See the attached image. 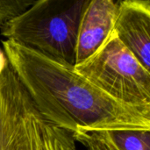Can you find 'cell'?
I'll return each instance as SVG.
<instances>
[{
	"instance_id": "1",
	"label": "cell",
	"mask_w": 150,
	"mask_h": 150,
	"mask_svg": "<svg viewBox=\"0 0 150 150\" xmlns=\"http://www.w3.org/2000/svg\"><path fill=\"white\" fill-rule=\"evenodd\" d=\"M9 66L48 123L81 132L150 130V108L120 103L69 68L15 42L3 41Z\"/></svg>"
},
{
	"instance_id": "2",
	"label": "cell",
	"mask_w": 150,
	"mask_h": 150,
	"mask_svg": "<svg viewBox=\"0 0 150 150\" xmlns=\"http://www.w3.org/2000/svg\"><path fill=\"white\" fill-rule=\"evenodd\" d=\"M90 0H38L1 29L7 40L69 68L76 65L79 24Z\"/></svg>"
},
{
	"instance_id": "3",
	"label": "cell",
	"mask_w": 150,
	"mask_h": 150,
	"mask_svg": "<svg viewBox=\"0 0 150 150\" xmlns=\"http://www.w3.org/2000/svg\"><path fill=\"white\" fill-rule=\"evenodd\" d=\"M74 70L120 103L150 108V72L122 44L114 31Z\"/></svg>"
},
{
	"instance_id": "11",
	"label": "cell",
	"mask_w": 150,
	"mask_h": 150,
	"mask_svg": "<svg viewBox=\"0 0 150 150\" xmlns=\"http://www.w3.org/2000/svg\"><path fill=\"white\" fill-rule=\"evenodd\" d=\"M8 61L4 54V53L0 49V74L7 68L8 66Z\"/></svg>"
},
{
	"instance_id": "8",
	"label": "cell",
	"mask_w": 150,
	"mask_h": 150,
	"mask_svg": "<svg viewBox=\"0 0 150 150\" xmlns=\"http://www.w3.org/2000/svg\"><path fill=\"white\" fill-rule=\"evenodd\" d=\"M117 150H150V130L106 131Z\"/></svg>"
},
{
	"instance_id": "6",
	"label": "cell",
	"mask_w": 150,
	"mask_h": 150,
	"mask_svg": "<svg viewBox=\"0 0 150 150\" xmlns=\"http://www.w3.org/2000/svg\"><path fill=\"white\" fill-rule=\"evenodd\" d=\"M25 90L11 69L0 74V150H18L24 126Z\"/></svg>"
},
{
	"instance_id": "10",
	"label": "cell",
	"mask_w": 150,
	"mask_h": 150,
	"mask_svg": "<svg viewBox=\"0 0 150 150\" xmlns=\"http://www.w3.org/2000/svg\"><path fill=\"white\" fill-rule=\"evenodd\" d=\"M35 1L0 0V28L24 13Z\"/></svg>"
},
{
	"instance_id": "4",
	"label": "cell",
	"mask_w": 150,
	"mask_h": 150,
	"mask_svg": "<svg viewBox=\"0 0 150 150\" xmlns=\"http://www.w3.org/2000/svg\"><path fill=\"white\" fill-rule=\"evenodd\" d=\"M113 31L138 62L150 70V1H117Z\"/></svg>"
},
{
	"instance_id": "5",
	"label": "cell",
	"mask_w": 150,
	"mask_h": 150,
	"mask_svg": "<svg viewBox=\"0 0 150 150\" xmlns=\"http://www.w3.org/2000/svg\"><path fill=\"white\" fill-rule=\"evenodd\" d=\"M116 13L117 2L90 0L78 27L76 65L91 56L110 36L113 31Z\"/></svg>"
},
{
	"instance_id": "9",
	"label": "cell",
	"mask_w": 150,
	"mask_h": 150,
	"mask_svg": "<svg viewBox=\"0 0 150 150\" xmlns=\"http://www.w3.org/2000/svg\"><path fill=\"white\" fill-rule=\"evenodd\" d=\"M73 136L87 150H117L109 140L106 131L81 132Z\"/></svg>"
},
{
	"instance_id": "7",
	"label": "cell",
	"mask_w": 150,
	"mask_h": 150,
	"mask_svg": "<svg viewBox=\"0 0 150 150\" xmlns=\"http://www.w3.org/2000/svg\"><path fill=\"white\" fill-rule=\"evenodd\" d=\"M18 150H76L72 134L46 121L25 92L24 127Z\"/></svg>"
}]
</instances>
